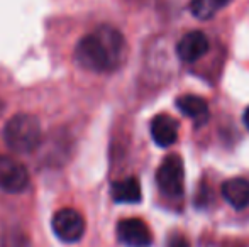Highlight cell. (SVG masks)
Here are the masks:
<instances>
[{"label": "cell", "instance_id": "obj_7", "mask_svg": "<svg viewBox=\"0 0 249 247\" xmlns=\"http://www.w3.org/2000/svg\"><path fill=\"white\" fill-rule=\"evenodd\" d=\"M209 51V37L202 31L187 33L177 44V54L181 61L195 63Z\"/></svg>", "mask_w": 249, "mask_h": 247}, {"label": "cell", "instance_id": "obj_9", "mask_svg": "<svg viewBox=\"0 0 249 247\" xmlns=\"http://www.w3.org/2000/svg\"><path fill=\"white\" fill-rule=\"evenodd\" d=\"M222 197L231 207L246 208L249 205V180L246 178H231L224 181L222 185Z\"/></svg>", "mask_w": 249, "mask_h": 247}, {"label": "cell", "instance_id": "obj_3", "mask_svg": "<svg viewBox=\"0 0 249 247\" xmlns=\"http://www.w3.org/2000/svg\"><path fill=\"white\" fill-rule=\"evenodd\" d=\"M185 168L180 156L171 154L163 159L156 171V185L168 198H178L183 193Z\"/></svg>", "mask_w": 249, "mask_h": 247}, {"label": "cell", "instance_id": "obj_1", "mask_svg": "<svg viewBox=\"0 0 249 247\" xmlns=\"http://www.w3.org/2000/svg\"><path fill=\"white\" fill-rule=\"evenodd\" d=\"M127 44L119 29L107 24L95 27L78 41L75 61L92 73H112L122 66Z\"/></svg>", "mask_w": 249, "mask_h": 247}, {"label": "cell", "instance_id": "obj_10", "mask_svg": "<svg viewBox=\"0 0 249 247\" xmlns=\"http://www.w3.org/2000/svg\"><path fill=\"white\" fill-rule=\"evenodd\" d=\"M177 107L183 115L192 119L195 124H203L209 119V105L202 97L197 95H181L177 99Z\"/></svg>", "mask_w": 249, "mask_h": 247}, {"label": "cell", "instance_id": "obj_6", "mask_svg": "<svg viewBox=\"0 0 249 247\" xmlns=\"http://www.w3.org/2000/svg\"><path fill=\"white\" fill-rule=\"evenodd\" d=\"M117 239L127 247H149L153 244V235L149 227L141 218H124L117 224Z\"/></svg>", "mask_w": 249, "mask_h": 247}, {"label": "cell", "instance_id": "obj_12", "mask_svg": "<svg viewBox=\"0 0 249 247\" xmlns=\"http://www.w3.org/2000/svg\"><path fill=\"white\" fill-rule=\"evenodd\" d=\"M229 2L231 0H192L190 12L194 14L197 19L207 20V19H212V17Z\"/></svg>", "mask_w": 249, "mask_h": 247}, {"label": "cell", "instance_id": "obj_13", "mask_svg": "<svg viewBox=\"0 0 249 247\" xmlns=\"http://www.w3.org/2000/svg\"><path fill=\"white\" fill-rule=\"evenodd\" d=\"M3 247H31V242L26 234L10 231L3 235Z\"/></svg>", "mask_w": 249, "mask_h": 247}, {"label": "cell", "instance_id": "obj_15", "mask_svg": "<svg viewBox=\"0 0 249 247\" xmlns=\"http://www.w3.org/2000/svg\"><path fill=\"white\" fill-rule=\"evenodd\" d=\"M243 120H244V125H246V129H248V131H249V107H248L246 110H244Z\"/></svg>", "mask_w": 249, "mask_h": 247}, {"label": "cell", "instance_id": "obj_14", "mask_svg": "<svg viewBox=\"0 0 249 247\" xmlns=\"http://www.w3.org/2000/svg\"><path fill=\"white\" fill-rule=\"evenodd\" d=\"M168 247H188V242L185 241L183 237H175V239H171V241H170Z\"/></svg>", "mask_w": 249, "mask_h": 247}, {"label": "cell", "instance_id": "obj_8", "mask_svg": "<svg viewBox=\"0 0 249 247\" xmlns=\"http://www.w3.org/2000/svg\"><path fill=\"white\" fill-rule=\"evenodd\" d=\"M151 137L160 148H168L178 139V124L173 117L160 114L151 120Z\"/></svg>", "mask_w": 249, "mask_h": 247}, {"label": "cell", "instance_id": "obj_2", "mask_svg": "<svg viewBox=\"0 0 249 247\" xmlns=\"http://www.w3.org/2000/svg\"><path fill=\"white\" fill-rule=\"evenodd\" d=\"M43 139L37 117L31 114H17L3 127V141L7 148L19 154L33 152Z\"/></svg>", "mask_w": 249, "mask_h": 247}, {"label": "cell", "instance_id": "obj_5", "mask_svg": "<svg viewBox=\"0 0 249 247\" xmlns=\"http://www.w3.org/2000/svg\"><path fill=\"white\" fill-rule=\"evenodd\" d=\"M29 186L27 168L10 156H0V190L7 193H20Z\"/></svg>", "mask_w": 249, "mask_h": 247}, {"label": "cell", "instance_id": "obj_4", "mask_svg": "<svg viewBox=\"0 0 249 247\" xmlns=\"http://www.w3.org/2000/svg\"><path fill=\"white\" fill-rule=\"evenodd\" d=\"M54 235L63 242H78L85 234V218L75 208H61L51 220Z\"/></svg>", "mask_w": 249, "mask_h": 247}, {"label": "cell", "instance_id": "obj_11", "mask_svg": "<svg viewBox=\"0 0 249 247\" xmlns=\"http://www.w3.org/2000/svg\"><path fill=\"white\" fill-rule=\"evenodd\" d=\"M112 198L117 203H138L141 201V185H139L138 178L129 176V178L119 180L112 185Z\"/></svg>", "mask_w": 249, "mask_h": 247}]
</instances>
